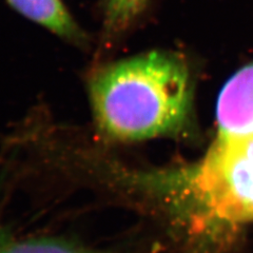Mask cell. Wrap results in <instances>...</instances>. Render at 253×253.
<instances>
[{
    "instance_id": "6da1fadb",
    "label": "cell",
    "mask_w": 253,
    "mask_h": 253,
    "mask_svg": "<svg viewBox=\"0 0 253 253\" xmlns=\"http://www.w3.org/2000/svg\"><path fill=\"white\" fill-rule=\"evenodd\" d=\"M89 96L99 135L133 142L184 131L193 84L184 59L150 51L101 67L90 79Z\"/></svg>"
},
{
    "instance_id": "7a4b0ae2",
    "label": "cell",
    "mask_w": 253,
    "mask_h": 253,
    "mask_svg": "<svg viewBox=\"0 0 253 253\" xmlns=\"http://www.w3.org/2000/svg\"><path fill=\"white\" fill-rule=\"evenodd\" d=\"M121 192L142 208L188 205L219 219L253 220V136L217 135L201 160L183 167L144 169L122 165Z\"/></svg>"
},
{
    "instance_id": "3957f363",
    "label": "cell",
    "mask_w": 253,
    "mask_h": 253,
    "mask_svg": "<svg viewBox=\"0 0 253 253\" xmlns=\"http://www.w3.org/2000/svg\"><path fill=\"white\" fill-rule=\"evenodd\" d=\"M218 135L253 136V62L229 79L217 99Z\"/></svg>"
},
{
    "instance_id": "277c9868",
    "label": "cell",
    "mask_w": 253,
    "mask_h": 253,
    "mask_svg": "<svg viewBox=\"0 0 253 253\" xmlns=\"http://www.w3.org/2000/svg\"><path fill=\"white\" fill-rule=\"evenodd\" d=\"M26 18L71 42H84V34L62 0H7Z\"/></svg>"
},
{
    "instance_id": "5b68a950",
    "label": "cell",
    "mask_w": 253,
    "mask_h": 253,
    "mask_svg": "<svg viewBox=\"0 0 253 253\" xmlns=\"http://www.w3.org/2000/svg\"><path fill=\"white\" fill-rule=\"evenodd\" d=\"M0 253H98L59 237L19 236L0 225Z\"/></svg>"
},
{
    "instance_id": "8992f818",
    "label": "cell",
    "mask_w": 253,
    "mask_h": 253,
    "mask_svg": "<svg viewBox=\"0 0 253 253\" xmlns=\"http://www.w3.org/2000/svg\"><path fill=\"white\" fill-rule=\"evenodd\" d=\"M150 0H104V26L109 37L128 31L144 13Z\"/></svg>"
}]
</instances>
